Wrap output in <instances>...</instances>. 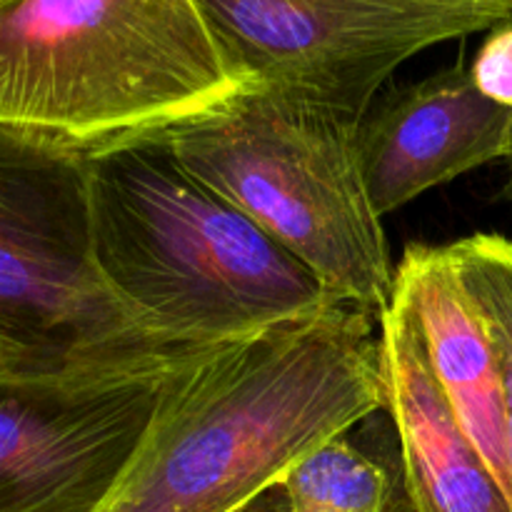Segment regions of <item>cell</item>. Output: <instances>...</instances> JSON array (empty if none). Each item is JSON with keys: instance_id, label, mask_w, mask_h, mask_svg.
Here are the masks:
<instances>
[{"instance_id": "1", "label": "cell", "mask_w": 512, "mask_h": 512, "mask_svg": "<svg viewBox=\"0 0 512 512\" xmlns=\"http://www.w3.org/2000/svg\"><path fill=\"white\" fill-rule=\"evenodd\" d=\"M375 320L338 305L195 353L93 512H240L278 488L305 453L388 408Z\"/></svg>"}, {"instance_id": "2", "label": "cell", "mask_w": 512, "mask_h": 512, "mask_svg": "<svg viewBox=\"0 0 512 512\" xmlns=\"http://www.w3.org/2000/svg\"><path fill=\"white\" fill-rule=\"evenodd\" d=\"M88 188L105 283L173 348L235 343L343 305L160 133L88 150Z\"/></svg>"}, {"instance_id": "3", "label": "cell", "mask_w": 512, "mask_h": 512, "mask_svg": "<svg viewBox=\"0 0 512 512\" xmlns=\"http://www.w3.org/2000/svg\"><path fill=\"white\" fill-rule=\"evenodd\" d=\"M245 85L195 0H0V125L93 150Z\"/></svg>"}, {"instance_id": "4", "label": "cell", "mask_w": 512, "mask_h": 512, "mask_svg": "<svg viewBox=\"0 0 512 512\" xmlns=\"http://www.w3.org/2000/svg\"><path fill=\"white\" fill-rule=\"evenodd\" d=\"M358 128L348 115L248 83L160 135L190 175L298 258L338 303L380 320L398 268L365 185Z\"/></svg>"}, {"instance_id": "5", "label": "cell", "mask_w": 512, "mask_h": 512, "mask_svg": "<svg viewBox=\"0 0 512 512\" xmlns=\"http://www.w3.org/2000/svg\"><path fill=\"white\" fill-rule=\"evenodd\" d=\"M95 263L88 150L0 125V375L178 353Z\"/></svg>"}, {"instance_id": "6", "label": "cell", "mask_w": 512, "mask_h": 512, "mask_svg": "<svg viewBox=\"0 0 512 512\" xmlns=\"http://www.w3.org/2000/svg\"><path fill=\"white\" fill-rule=\"evenodd\" d=\"M250 85L363 120L423 50L488 33L512 0H195Z\"/></svg>"}, {"instance_id": "7", "label": "cell", "mask_w": 512, "mask_h": 512, "mask_svg": "<svg viewBox=\"0 0 512 512\" xmlns=\"http://www.w3.org/2000/svg\"><path fill=\"white\" fill-rule=\"evenodd\" d=\"M205 348L0 375V512H93L175 370Z\"/></svg>"}, {"instance_id": "8", "label": "cell", "mask_w": 512, "mask_h": 512, "mask_svg": "<svg viewBox=\"0 0 512 512\" xmlns=\"http://www.w3.org/2000/svg\"><path fill=\"white\" fill-rule=\"evenodd\" d=\"M360 163L380 215L512 153V108L488 98L465 65L388 90L358 128Z\"/></svg>"}, {"instance_id": "9", "label": "cell", "mask_w": 512, "mask_h": 512, "mask_svg": "<svg viewBox=\"0 0 512 512\" xmlns=\"http://www.w3.org/2000/svg\"><path fill=\"white\" fill-rule=\"evenodd\" d=\"M388 410L415 512H512V503L455 418L420 338L408 298L395 288L380 318Z\"/></svg>"}, {"instance_id": "10", "label": "cell", "mask_w": 512, "mask_h": 512, "mask_svg": "<svg viewBox=\"0 0 512 512\" xmlns=\"http://www.w3.org/2000/svg\"><path fill=\"white\" fill-rule=\"evenodd\" d=\"M395 288L418 318L425 355L455 418L508 495L503 368L483 315L460 283L448 245H408L395 273Z\"/></svg>"}, {"instance_id": "11", "label": "cell", "mask_w": 512, "mask_h": 512, "mask_svg": "<svg viewBox=\"0 0 512 512\" xmlns=\"http://www.w3.org/2000/svg\"><path fill=\"white\" fill-rule=\"evenodd\" d=\"M285 512H388V470L343 435L325 440L288 468L278 485Z\"/></svg>"}, {"instance_id": "12", "label": "cell", "mask_w": 512, "mask_h": 512, "mask_svg": "<svg viewBox=\"0 0 512 512\" xmlns=\"http://www.w3.org/2000/svg\"><path fill=\"white\" fill-rule=\"evenodd\" d=\"M458 278L483 315L512 398V240L475 233L448 245Z\"/></svg>"}, {"instance_id": "13", "label": "cell", "mask_w": 512, "mask_h": 512, "mask_svg": "<svg viewBox=\"0 0 512 512\" xmlns=\"http://www.w3.org/2000/svg\"><path fill=\"white\" fill-rule=\"evenodd\" d=\"M470 75L488 98L512 108V13L488 30V38L470 65Z\"/></svg>"}, {"instance_id": "14", "label": "cell", "mask_w": 512, "mask_h": 512, "mask_svg": "<svg viewBox=\"0 0 512 512\" xmlns=\"http://www.w3.org/2000/svg\"><path fill=\"white\" fill-rule=\"evenodd\" d=\"M240 512H285L283 495L278 498V488H275V490L265 493L263 498H258L253 505H248V508L240 510Z\"/></svg>"}, {"instance_id": "15", "label": "cell", "mask_w": 512, "mask_h": 512, "mask_svg": "<svg viewBox=\"0 0 512 512\" xmlns=\"http://www.w3.org/2000/svg\"><path fill=\"white\" fill-rule=\"evenodd\" d=\"M508 163H510V185H508V193H510V198H512V153H510Z\"/></svg>"}]
</instances>
